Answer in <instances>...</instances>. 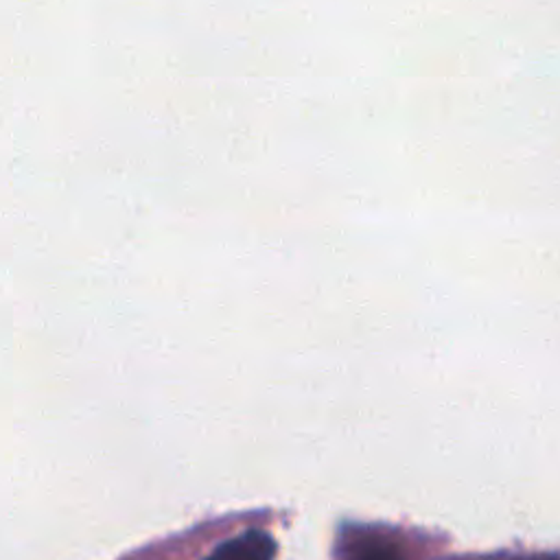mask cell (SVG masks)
Segmentation results:
<instances>
[{
    "label": "cell",
    "mask_w": 560,
    "mask_h": 560,
    "mask_svg": "<svg viewBox=\"0 0 560 560\" xmlns=\"http://www.w3.org/2000/svg\"><path fill=\"white\" fill-rule=\"evenodd\" d=\"M354 560H402L400 553L394 549V547H370L365 551H361Z\"/></svg>",
    "instance_id": "obj_2"
},
{
    "label": "cell",
    "mask_w": 560,
    "mask_h": 560,
    "mask_svg": "<svg viewBox=\"0 0 560 560\" xmlns=\"http://www.w3.org/2000/svg\"><path fill=\"white\" fill-rule=\"evenodd\" d=\"M276 542L267 532L249 529L219 545L206 560H273Z\"/></svg>",
    "instance_id": "obj_1"
}]
</instances>
